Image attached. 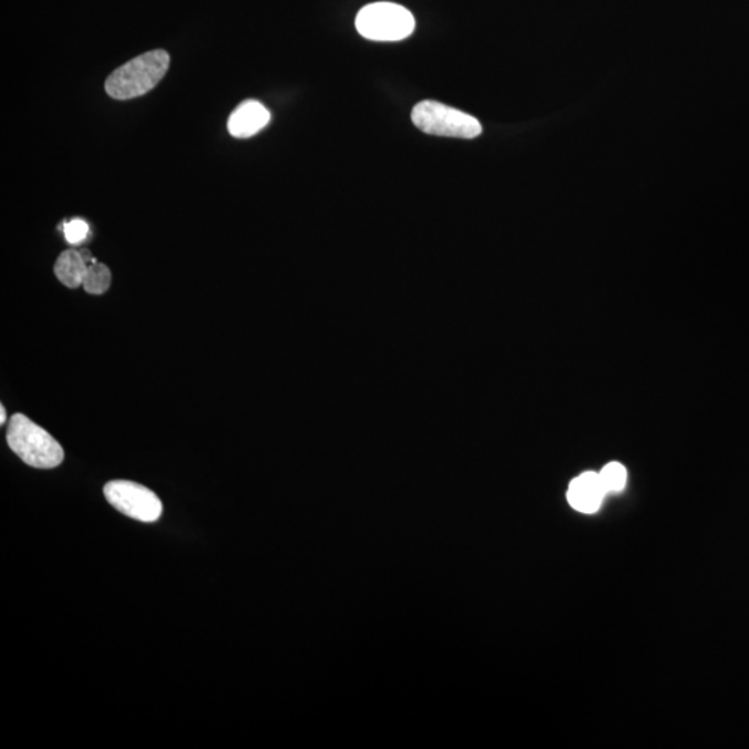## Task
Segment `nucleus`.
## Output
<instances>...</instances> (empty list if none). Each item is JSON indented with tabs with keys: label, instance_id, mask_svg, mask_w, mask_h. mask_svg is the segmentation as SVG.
I'll return each mask as SVG.
<instances>
[{
	"label": "nucleus",
	"instance_id": "obj_2",
	"mask_svg": "<svg viewBox=\"0 0 749 749\" xmlns=\"http://www.w3.org/2000/svg\"><path fill=\"white\" fill-rule=\"evenodd\" d=\"M7 440L9 448L27 465L40 468V470H52L62 464L64 460V450L58 440L24 414L12 417Z\"/></svg>",
	"mask_w": 749,
	"mask_h": 749
},
{
	"label": "nucleus",
	"instance_id": "obj_4",
	"mask_svg": "<svg viewBox=\"0 0 749 749\" xmlns=\"http://www.w3.org/2000/svg\"><path fill=\"white\" fill-rule=\"evenodd\" d=\"M411 119L418 130L429 135L473 140L482 134V125L475 117L439 102L418 103Z\"/></svg>",
	"mask_w": 749,
	"mask_h": 749
},
{
	"label": "nucleus",
	"instance_id": "obj_6",
	"mask_svg": "<svg viewBox=\"0 0 749 749\" xmlns=\"http://www.w3.org/2000/svg\"><path fill=\"white\" fill-rule=\"evenodd\" d=\"M605 493L602 479L596 472L583 473L571 483L568 501L576 511L593 514L602 506Z\"/></svg>",
	"mask_w": 749,
	"mask_h": 749
},
{
	"label": "nucleus",
	"instance_id": "obj_10",
	"mask_svg": "<svg viewBox=\"0 0 749 749\" xmlns=\"http://www.w3.org/2000/svg\"><path fill=\"white\" fill-rule=\"evenodd\" d=\"M598 475L607 494L622 492L627 481L625 466L618 462H611Z\"/></svg>",
	"mask_w": 749,
	"mask_h": 749
},
{
	"label": "nucleus",
	"instance_id": "obj_7",
	"mask_svg": "<svg viewBox=\"0 0 749 749\" xmlns=\"http://www.w3.org/2000/svg\"><path fill=\"white\" fill-rule=\"evenodd\" d=\"M271 121V113L260 102L247 101L239 104L228 120L229 134L235 137L255 136Z\"/></svg>",
	"mask_w": 749,
	"mask_h": 749
},
{
	"label": "nucleus",
	"instance_id": "obj_8",
	"mask_svg": "<svg viewBox=\"0 0 749 749\" xmlns=\"http://www.w3.org/2000/svg\"><path fill=\"white\" fill-rule=\"evenodd\" d=\"M88 264L79 250H65L54 264V274L64 286L76 289L84 284Z\"/></svg>",
	"mask_w": 749,
	"mask_h": 749
},
{
	"label": "nucleus",
	"instance_id": "obj_9",
	"mask_svg": "<svg viewBox=\"0 0 749 749\" xmlns=\"http://www.w3.org/2000/svg\"><path fill=\"white\" fill-rule=\"evenodd\" d=\"M110 284H112V273H110L109 267L96 261L88 266L84 284H82L88 294H106L110 288Z\"/></svg>",
	"mask_w": 749,
	"mask_h": 749
},
{
	"label": "nucleus",
	"instance_id": "obj_11",
	"mask_svg": "<svg viewBox=\"0 0 749 749\" xmlns=\"http://www.w3.org/2000/svg\"><path fill=\"white\" fill-rule=\"evenodd\" d=\"M88 233H90V227L82 219H73L68 224H64V236L71 245H79L82 240H85Z\"/></svg>",
	"mask_w": 749,
	"mask_h": 749
},
{
	"label": "nucleus",
	"instance_id": "obj_3",
	"mask_svg": "<svg viewBox=\"0 0 749 749\" xmlns=\"http://www.w3.org/2000/svg\"><path fill=\"white\" fill-rule=\"evenodd\" d=\"M357 31L369 41L406 40L415 30L414 16L400 4L378 2L367 4L357 14Z\"/></svg>",
	"mask_w": 749,
	"mask_h": 749
},
{
	"label": "nucleus",
	"instance_id": "obj_1",
	"mask_svg": "<svg viewBox=\"0 0 749 749\" xmlns=\"http://www.w3.org/2000/svg\"><path fill=\"white\" fill-rule=\"evenodd\" d=\"M170 68V54L163 49L141 54L113 71L106 80L109 96L129 101L151 92L164 79Z\"/></svg>",
	"mask_w": 749,
	"mask_h": 749
},
{
	"label": "nucleus",
	"instance_id": "obj_5",
	"mask_svg": "<svg viewBox=\"0 0 749 749\" xmlns=\"http://www.w3.org/2000/svg\"><path fill=\"white\" fill-rule=\"evenodd\" d=\"M104 497L121 514L140 522H156L163 514L162 500L151 489L129 481H113L104 486Z\"/></svg>",
	"mask_w": 749,
	"mask_h": 749
},
{
	"label": "nucleus",
	"instance_id": "obj_12",
	"mask_svg": "<svg viewBox=\"0 0 749 749\" xmlns=\"http://www.w3.org/2000/svg\"><path fill=\"white\" fill-rule=\"evenodd\" d=\"M7 420H8L7 409H4L3 406H0V423L4 425V423H7Z\"/></svg>",
	"mask_w": 749,
	"mask_h": 749
}]
</instances>
